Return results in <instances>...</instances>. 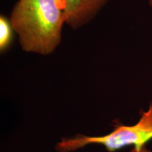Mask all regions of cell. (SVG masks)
<instances>
[{
	"mask_svg": "<svg viewBox=\"0 0 152 152\" xmlns=\"http://www.w3.org/2000/svg\"><path fill=\"white\" fill-rule=\"evenodd\" d=\"M66 17V24L77 28L90 23L109 0H59Z\"/></svg>",
	"mask_w": 152,
	"mask_h": 152,
	"instance_id": "cell-3",
	"label": "cell"
},
{
	"mask_svg": "<svg viewBox=\"0 0 152 152\" xmlns=\"http://www.w3.org/2000/svg\"><path fill=\"white\" fill-rule=\"evenodd\" d=\"M151 139L152 103L134 125H121L110 134L102 137L78 135L73 138L65 139L56 144V150L58 152H73L89 144L103 145L109 152L130 145L140 149Z\"/></svg>",
	"mask_w": 152,
	"mask_h": 152,
	"instance_id": "cell-2",
	"label": "cell"
},
{
	"mask_svg": "<svg viewBox=\"0 0 152 152\" xmlns=\"http://www.w3.org/2000/svg\"><path fill=\"white\" fill-rule=\"evenodd\" d=\"M130 152H151V151H150L149 150H148L145 147H144L140 149H137L135 147H133L132 149H131Z\"/></svg>",
	"mask_w": 152,
	"mask_h": 152,
	"instance_id": "cell-5",
	"label": "cell"
},
{
	"mask_svg": "<svg viewBox=\"0 0 152 152\" xmlns=\"http://www.w3.org/2000/svg\"><path fill=\"white\" fill-rule=\"evenodd\" d=\"M14 30L10 20L4 16L0 17V51L4 52L10 47Z\"/></svg>",
	"mask_w": 152,
	"mask_h": 152,
	"instance_id": "cell-4",
	"label": "cell"
},
{
	"mask_svg": "<svg viewBox=\"0 0 152 152\" xmlns=\"http://www.w3.org/2000/svg\"><path fill=\"white\" fill-rule=\"evenodd\" d=\"M9 20L23 50L44 56L59 45L66 23L59 0H18Z\"/></svg>",
	"mask_w": 152,
	"mask_h": 152,
	"instance_id": "cell-1",
	"label": "cell"
},
{
	"mask_svg": "<svg viewBox=\"0 0 152 152\" xmlns=\"http://www.w3.org/2000/svg\"><path fill=\"white\" fill-rule=\"evenodd\" d=\"M149 4H150V5L152 6V0H149Z\"/></svg>",
	"mask_w": 152,
	"mask_h": 152,
	"instance_id": "cell-6",
	"label": "cell"
}]
</instances>
